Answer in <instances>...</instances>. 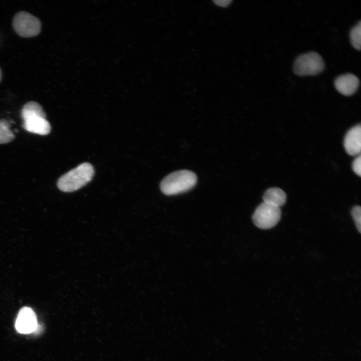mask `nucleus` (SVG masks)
<instances>
[{"label":"nucleus","mask_w":361,"mask_h":361,"mask_svg":"<svg viewBox=\"0 0 361 361\" xmlns=\"http://www.w3.org/2000/svg\"><path fill=\"white\" fill-rule=\"evenodd\" d=\"M343 145L344 149L350 155L359 154L361 149V127L360 124L356 125L350 128L346 133Z\"/></svg>","instance_id":"9"},{"label":"nucleus","mask_w":361,"mask_h":361,"mask_svg":"<svg viewBox=\"0 0 361 361\" xmlns=\"http://www.w3.org/2000/svg\"><path fill=\"white\" fill-rule=\"evenodd\" d=\"M215 2L216 4L217 5H219L221 7H226L230 4L231 1H216Z\"/></svg>","instance_id":"15"},{"label":"nucleus","mask_w":361,"mask_h":361,"mask_svg":"<svg viewBox=\"0 0 361 361\" xmlns=\"http://www.w3.org/2000/svg\"><path fill=\"white\" fill-rule=\"evenodd\" d=\"M94 174L93 166L84 162L62 175L57 181L58 189L64 192L75 191L89 183Z\"/></svg>","instance_id":"2"},{"label":"nucleus","mask_w":361,"mask_h":361,"mask_svg":"<svg viewBox=\"0 0 361 361\" xmlns=\"http://www.w3.org/2000/svg\"><path fill=\"white\" fill-rule=\"evenodd\" d=\"M281 215L280 208L263 202L256 209L252 220L257 227L268 229L274 227L278 223Z\"/></svg>","instance_id":"6"},{"label":"nucleus","mask_w":361,"mask_h":361,"mask_svg":"<svg viewBox=\"0 0 361 361\" xmlns=\"http://www.w3.org/2000/svg\"><path fill=\"white\" fill-rule=\"evenodd\" d=\"M352 168L354 172L359 176L361 175V157L358 155L353 161Z\"/></svg>","instance_id":"14"},{"label":"nucleus","mask_w":361,"mask_h":361,"mask_svg":"<svg viewBox=\"0 0 361 361\" xmlns=\"http://www.w3.org/2000/svg\"><path fill=\"white\" fill-rule=\"evenodd\" d=\"M12 25L16 33L24 38L35 37L40 34L41 30L40 20L25 11L19 12L15 15Z\"/></svg>","instance_id":"5"},{"label":"nucleus","mask_w":361,"mask_h":361,"mask_svg":"<svg viewBox=\"0 0 361 361\" xmlns=\"http://www.w3.org/2000/svg\"><path fill=\"white\" fill-rule=\"evenodd\" d=\"M38 325L36 315L31 308L24 307L20 310L15 323V327L18 332L23 334L34 332Z\"/></svg>","instance_id":"7"},{"label":"nucleus","mask_w":361,"mask_h":361,"mask_svg":"<svg viewBox=\"0 0 361 361\" xmlns=\"http://www.w3.org/2000/svg\"><path fill=\"white\" fill-rule=\"evenodd\" d=\"M195 173L188 170L173 172L165 177L160 183L161 192L167 196L177 195L187 192L196 184Z\"/></svg>","instance_id":"3"},{"label":"nucleus","mask_w":361,"mask_h":361,"mask_svg":"<svg viewBox=\"0 0 361 361\" xmlns=\"http://www.w3.org/2000/svg\"><path fill=\"white\" fill-rule=\"evenodd\" d=\"M350 40L352 46L358 50H360L361 44V22L359 21L350 30Z\"/></svg>","instance_id":"12"},{"label":"nucleus","mask_w":361,"mask_h":361,"mask_svg":"<svg viewBox=\"0 0 361 361\" xmlns=\"http://www.w3.org/2000/svg\"><path fill=\"white\" fill-rule=\"evenodd\" d=\"M11 124L6 119H0V144L8 143L12 141L15 135L10 129Z\"/></svg>","instance_id":"11"},{"label":"nucleus","mask_w":361,"mask_h":361,"mask_svg":"<svg viewBox=\"0 0 361 361\" xmlns=\"http://www.w3.org/2000/svg\"><path fill=\"white\" fill-rule=\"evenodd\" d=\"M351 214L354 221L356 227L359 233L361 232V208L359 206H354L351 211Z\"/></svg>","instance_id":"13"},{"label":"nucleus","mask_w":361,"mask_h":361,"mask_svg":"<svg viewBox=\"0 0 361 361\" xmlns=\"http://www.w3.org/2000/svg\"><path fill=\"white\" fill-rule=\"evenodd\" d=\"M324 68V62L322 57L315 52L299 55L293 65L294 73L299 76L316 75L321 72Z\"/></svg>","instance_id":"4"},{"label":"nucleus","mask_w":361,"mask_h":361,"mask_svg":"<svg viewBox=\"0 0 361 361\" xmlns=\"http://www.w3.org/2000/svg\"><path fill=\"white\" fill-rule=\"evenodd\" d=\"M2 78V70L0 68V82L1 81Z\"/></svg>","instance_id":"16"},{"label":"nucleus","mask_w":361,"mask_h":361,"mask_svg":"<svg viewBox=\"0 0 361 361\" xmlns=\"http://www.w3.org/2000/svg\"><path fill=\"white\" fill-rule=\"evenodd\" d=\"M286 199V193L282 189L277 187L268 189L263 196L264 203L279 208L285 203Z\"/></svg>","instance_id":"10"},{"label":"nucleus","mask_w":361,"mask_h":361,"mask_svg":"<svg viewBox=\"0 0 361 361\" xmlns=\"http://www.w3.org/2000/svg\"><path fill=\"white\" fill-rule=\"evenodd\" d=\"M21 115L23 120L22 126L27 131L41 135L50 133L51 126L39 103L33 101L27 102L22 107Z\"/></svg>","instance_id":"1"},{"label":"nucleus","mask_w":361,"mask_h":361,"mask_svg":"<svg viewBox=\"0 0 361 361\" xmlns=\"http://www.w3.org/2000/svg\"><path fill=\"white\" fill-rule=\"evenodd\" d=\"M359 85L358 78L351 73H346L338 76L334 80L336 90L345 96H350L357 90Z\"/></svg>","instance_id":"8"}]
</instances>
